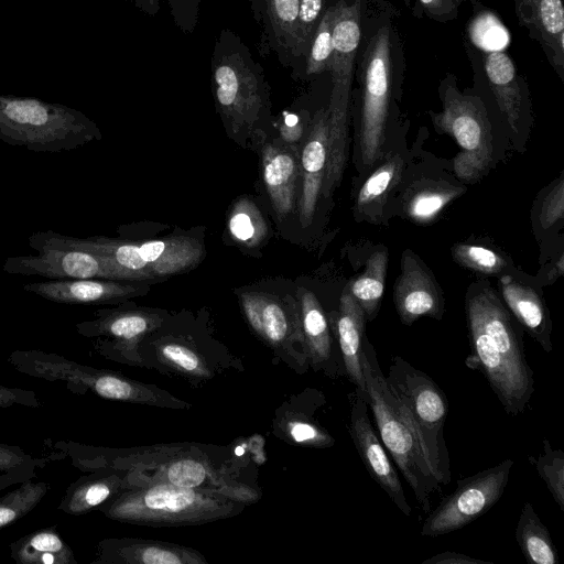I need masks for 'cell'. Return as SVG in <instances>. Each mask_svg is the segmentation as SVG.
<instances>
[{
  "label": "cell",
  "mask_w": 564,
  "mask_h": 564,
  "mask_svg": "<svg viewBox=\"0 0 564 564\" xmlns=\"http://www.w3.org/2000/svg\"><path fill=\"white\" fill-rule=\"evenodd\" d=\"M393 300L404 325H411L422 316L440 319L443 314V300L432 275L414 256L405 252Z\"/></svg>",
  "instance_id": "obj_17"
},
{
  "label": "cell",
  "mask_w": 564,
  "mask_h": 564,
  "mask_svg": "<svg viewBox=\"0 0 564 564\" xmlns=\"http://www.w3.org/2000/svg\"><path fill=\"white\" fill-rule=\"evenodd\" d=\"M519 25L541 46L549 64L564 80V6L562 0H513Z\"/></svg>",
  "instance_id": "obj_15"
},
{
  "label": "cell",
  "mask_w": 564,
  "mask_h": 564,
  "mask_svg": "<svg viewBox=\"0 0 564 564\" xmlns=\"http://www.w3.org/2000/svg\"><path fill=\"white\" fill-rule=\"evenodd\" d=\"M329 0H300L292 50V76L295 78L307 54L312 37Z\"/></svg>",
  "instance_id": "obj_34"
},
{
  "label": "cell",
  "mask_w": 564,
  "mask_h": 564,
  "mask_svg": "<svg viewBox=\"0 0 564 564\" xmlns=\"http://www.w3.org/2000/svg\"><path fill=\"white\" fill-rule=\"evenodd\" d=\"M158 354L165 365L187 377L206 379L210 376L204 359L187 346L176 343L163 344L159 346Z\"/></svg>",
  "instance_id": "obj_37"
},
{
  "label": "cell",
  "mask_w": 564,
  "mask_h": 564,
  "mask_svg": "<svg viewBox=\"0 0 564 564\" xmlns=\"http://www.w3.org/2000/svg\"><path fill=\"white\" fill-rule=\"evenodd\" d=\"M300 324L307 361L315 368H327L332 361V337L324 311L316 296L300 291Z\"/></svg>",
  "instance_id": "obj_27"
},
{
  "label": "cell",
  "mask_w": 564,
  "mask_h": 564,
  "mask_svg": "<svg viewBox=\"0 0 564 564\" xmlns=\"http://www.w3.org/2000/svg\"><path fill=\"white\" fill-rule=\"evenodd\" d=\"M94 564H204L194 549L138 538H107L97 546Z\"/></svg>",
  "instance_id": "obj_16"
},
{
  "label": "cell",
  "mask_w": 564,
  "mask_h": 564,
  "mask_svg": "<svg viewBox=\"0 0 564 564\" xmlns=\"http://www.w3.org/2000/svg\"><path fill=\"white\" fill-rule=\"evenodd\" d=\"M412 1L413 0H403V2L410 8L412 7Z\"/></svg>",
  "instance_id": "obj_50"
},
{
  "label": "cell",
  "mask_w": 564,
  "mask_h": 564,
  "mask_svg": "<svg viewBox=\"0 0 564 564\" xmlns=\"http://www.w3.org/2000/svg\"><path fill=\"white\" fill-rule=\"evenodd\" d=\"M499 285L506 304L520 325L545 352H551V321L538 293L509 275L501 276Z\"/></svg>",
  "instance_id": "obj_25"
},
{
  "label": "cell",
  "mask_w": 564,
  "mask_h": 564,
  "mask_svg": "<svg viewBox=\"0 0 564 564\" xmlns=\"http://www.w3.org/2000/svg\"><path fill=\"white\" fill-rule=\"evenodd\" d=\"M15 404L33 409L41 408V402L34 391L0 384V408H9Z\"/></svg>",
  "instance_id": "obj_45"
},
{
  "label": "cell",
  "mask_w": 564,
  "mask_h": 564,
  "mask_svg": "<svg viewBox=\"0 0 564 564\" xmlns=\"http://www.w3.org/2000/svg\"><path fill=\"white\" fill-rule=\"evenodd\" d=\"M175 26L185 34H192L198 23L202 0H167Z\"/></svg>",
  "instance_id": "obj_42"
},
{
  "label": "cell",
  "mask_w": 564,
  "mask_h": 564,
  "mask_svg": "<svg viewBox=\"0 0 564 564\" xmlns=\"http://www.w3.org/2000/svg\"><path fill=\"white\" fill-rule=\"evenodd\" d=\"M68 485L57 509L83 516L107 502L129 487L127 475L117 469H96Z\"/></svg>",
  "instance_id": "obj_22"
},
{
  "label": "cell",
  "mask_w": 564,
  "mask_h": 564,
  "mask_svg": "<svg viewBox=\"0 0 564 564\" xmlns=\"http://www.w3.org/2000/svg\"><path fill=\"white\" fill-rule=\"evenodd\" d=\"M249 4L260 29L259 53L275 55L282 66L291 68L300 0H249Z\"/></svg>",
  "instance_id": "obj_19"
},
{
  "label": "cell",
  "mask_w": 564,
  "mask_h": 564,
  "mask_svg": "<svg viewBox=\"0 0 564 564\" xmlns=\"http://www.w3.org/2000/svg\"><path fill=\"white\" fill-rule=\"evenodd\" d=\"M0 473H2V471H0Z\"/></svg>",
  "instance_id": "obj_52"
},
{
  "label": "cell",
  "mask_w": 564,
  "mask_h": 564,
  "mask_svg": "<svg viewBox=\"0 0 564 564\" xmlns=\"http://www.w3.org/2000/svg\"><path fill=\"white\" fill-rule=\"evenodd\" d=\"M36 251L37 256L8 258L2 270L10 274L39 275L50 280H139L135 275L113 265L105 257L91 251L61 246L41 247Z\"/></svg>",
  "instance_id": "obj_13"
},
{
  "label": "cell",
  "mask_w": 564,
  "mask_h": 564,
  "mask_svg": "<svg viewBox=\"0 0 564 564\" xmlns=\"http://www.w3.org/2000/svg\"><path fill=\"white\" fill-rule=\"evenodd\" d=\"M131 3H133L137 9L141 10L142 12L154 17L160 9V0H126Z\"/></svg>",
  "instance_id": "obj_49"
},
{
  "label": "cell",
  "mask_w": 564,
  "mask_h": 564,
  "mask_svg": "<svg viewBox=\"0 0 564 564\" xmlns=\"http://www.w3.org/2000/svg\"><path fill=\"white\" fill-rule=\"evenodd\" d=\"M401 171L402 160L397 155L379 166L360 187L356 203L357 210L368 216L379 214L389 192L400 180Z\"/></svg>",
  "instance_id": "obj_30"
},
{
  "label": "cell",
  "mask_w": 564,
  "mask_h": 564,
  "mask_svg": "<svg viewBox=\"0 0 564 564\" xmlns=\"http://www.w3.org/2000/svg\"><path fill=\"white\" fill-rule=\"evenodd\" d=\"M260 217L251 207L240 203L232 213L229 220V229L234 237L239 241L252 242L260 238L261 227Z\"/></svg>",
  "instance_id": "obj_40"
},
{
  "label": "cell",
  "mask_w": 564,
  "mask_h": 564,
  "mask_svg": "<svg viewBox=\"0 0 564 564\" xmlns=\"http://www.w3.org/2000/svg\"><path fill=\"white\" fill-rule=\"evenodd\" d=\"M564 214V182L560 177L558 182L545 196L540 213V221L543 227H550L563 218Z\"/></svg>",
  "instance_id": "obj_44"
},
{
  "label": "cell",
  "mask_w": 564,
  "mask_h": 564,
  "mask_svg": "<svg viewBox=\"0 0 564 564\" xmlns=\"http://www.w3.org/2000/svg\"><path fill=\"white\" fill-rule=\"evenodd\" d=\"M296 154V153H295ZM290 149L267 144L262 151L263 181L276 215L286 217L294 208L300 163Z\"/></svg>",
  "instance_id": "obj_23"
},
{
  "label": "cell",
  "mask_w": 564,
  "mask_h": 564,
  "mask_svg": "<svg viewBox=\"0 0 564 564\" xmlns=\"http://www.w3.org/2000/svg\"><path fill=\"white\" fill-rule=\"evenodd\" d=\"M454 259L462 265L486 274L503 270L506 260L497 252L476 245H456L452 249Z\"/></svg>",
  "instance_id": "obj_38"
},
{
  "label": "cell",
  "mask_w": 564,
  "mask_h": 564,
  "mask_svg": "<svg viewBox=\"0 0 564 564\" xmlns=\"http://www.w3.org/2000/svg\"><path fill=\"white\" fill-rule=\"evenodd\" d=\"M44 460L34 458L22 448L13 445L0 443V471L12 469H32L42 468Z\"/></svg>",
  "instance_id": "obj_43"
},
{
  "label": "cell",
  "mask_w": 564,
  "mask_h": 564,
  "mask_svg": "<svg viewBox=\"0 0 564 564\" xmlns=\"http://www.w3.org/2000/svg\"><path fill=\"white\" fill-rule=\"evenodd\" d=\"M387 264V251L373 252L367 261L365 272L349 285L348 292L362 308L367 321H371L378 312L384 290Z\"/></svg>",
  "instance_id": "obj_29"
},
{
  "label": "cell",
  "mask_w": 564,
  "mask_h": 564,
  "mask_svg": "<svg viewBox=\"0 0 564 564\" xmlns=\"http://www.w3.org/2000/svg\"><path fill=\"white\" fill-rule=\"evenodd\" d=\"M355 75L361 91L359 147L365 165L381 158L394 94L404 75L403 45L387 14L362 19Z\"/></svg>",
  "instance_id": "obj_2"
},
{
  "label": "cell",
  "mask_w": 564,
  "mask_h": 564,
  "mask_svg": "<svg viewBox=\"0 0 564 564\" xmlns=\"http://www.w3.org/2000/svg\"><path fill=\"white\" fill-rule=\"evenodd\" d=\"M210 83L216 108L232 132L250 130L270 105L269 84L262 66L241 37L223 29L210 59Z\"/></svg>",
  "instance_id": "obj_6"
},
{
  "label": "cell",
  "mask_w": 564,
  "mask_h": 564,
  "mask_svg": "<svg viewBox=\"0 0 564 564\" xmlns=\"http://www.w3.org/2000/svg\"><path fill=\"white\" fill-rule=\"evenodd\" d=\"M107 518L151 527L194 525L240 513L243 502L164 481L133 485L97 508Z\"/></svg>",
  "instance_id": "obj_3"
},
{
  "label": "cell",
  "mask_w": 564,
  "mask_h": 564,
  "mask_svg": "<svg viewBox=\"0 0 564 564\" xmlns=\"http://www.w3.org/2000/svg\"><path fill=\"white\" fill-rule=\"evenodd\" d=\"M36 476L35 470L32 469H12L0 473V491L12 485H19L28 479H33Z\"/></svg>",
  "instance_id": "obj_48"
},
{
  "label": "cell",
  "mask_w": 564,
  "mask_h": 564,
  "mask_svg": "<svg viewBox=\"0 0 564 564\" xmlns=\"http://www.w3.org/2000/svg\"><path fill=\"white\" fill-rule=\"evenodd\" d=\"M422 564H492L457 552H442L427 557Z\"/></svg>",
  "instance_id": "obj_46"
},
{
  "label": "cell",
  "mask_w": 564,
  "mask_h": 564,
  "mask_svg": "<svg viewBox=\"0 0 564 564\" xmlns=\"http://www.w3.org/2000/svg\"><path fill=\"white\" fill-rule=\"evenodd\" d=\"M365 313L348 291H344L336 317V332L345 373L359 391L366 392L365 377L360 362L365 337Z\"/></svg>",
  "instance_id": "obj_24"
},
{
  "label": "cell",
  "mask_w": 564,
  "mask_h": 564,
  "mask_svg": "<svg viewBox=\"0 0 564 564\" xmlns=\"http://www.w3.org/2000/svg\"><path fill=\"white\" fill-rule=\"evenodd\" d=\"M460 189L441 184L424 185L410 195L405 205L406 214L417 223H430L459 195Z\"/></svg>",
  "instance_id": "obj_35"
},
{
  "label": "cell",
  "mask_w": 564,
  "mask_h": 564,
  "mask_svg": "<svg viewBox=\"0 0 564 564\" xmlns=\"http://www.w3.org/2000/svg\"><path fill=\"white\" fill-rule=\"evenodd\" d=\"M290 119L291 123L289 122L288 116L284 115V119L280 124V133L286 141H296L303 134L305 122L295 113H290Z\"/></svg>",
  "instance_id": "obj_47"
},
{
  "label": "cell",
  "mask_w": 564,
  "mask_h": 564,
  "mask_svg": "<svg viewBox=\"0 0 564 564\" xmlns=\"http://www.w3.org/2000/svg\"><path fill=\"white\" fill-rule=\"evenodd\" d=\"M513 460L484 469L457 481L456 489L430 511L421 528V534L437 538L474 522L491 509L502 497Z\"/></svg>",
  "instance_id": "obj_11"
},
{
  "label": "cell",
  "mask_w": 564,
  "mask_h": 564,
  "mask_svg": "<svg viewBox=\"0 0 564 564\" xmlns=\"http://www.w3.org/2000/svg\"><path fill=\"white\" fill-rule=\"evenodd\" d=\"M360 362L366 383V400L372 412L377 433L413 491L417 505L424 512H430L433 497L442 492V486L401 416L375 349L366 337L362 340Z\"/></svg>",
  "instance_id": "obj_4"
},
{
  "label": "cell",
  "mask_w": 564,
  "mask_h": 564,
  "mask_svg": "<svg viewBox=\"0 0 564 564\" xmlns=\"http://www.w3.org/2000/svg\"><path fill=\"white\" fill-rule=\"evenodd\" d=\"M240 299L246 318L257 335L275 350L288 352L291 348L299 365L307 362L293 348L294 344L299 343L305 350L300 316L296 321L290 319L280 303L262 294L242 293Z\"/></svg>",
  "instance_id": "obj_18"
},
{
  "label": "cell",
  "mask_w": 564,
  "mask_h": 564,
  "mask_svg": "<svg viewBox=\"0 0 564 564\" xmlns=\"http://www.w3.org/2000/svg\"><path fill=\"white\" fill-rule=\"evenodd\" d=\"M286 427L291 440L297 444L326 448L333 446L335 443V440L325 429L306 416H292Z\"/></svg>",
  "instance_id": "obj_39"
},
{
  "label": "cell",
  "mask_w": 564,
  "mask_h": 564,
  "mask_svg": "<svg viewBox=\"0 0 564 564\" xmlns=\"http://www.w3.org/2000/svg\"><path fill=\"white\" fill-rule=\"evenodd\" d=\"M470 355L465 365L482 373L507 414H521L534 391L522 337L500 300L489 288L467 297Z\"/></svg>",
  "instance_id": "obj_1"
},
{
  "label": "cell",
  "mask_w": 564,
  "mask_h": 564,
  "mask_svg": "<svg viewBox=\"0 0 564 564\" xmlns=\"http://www.w3.org/2000/svg\"><path fill=\"white\" fill-rule=\"evenodd\" d=\"M28 240L29 246L34 250L41 247L61 246L95 252L139 280L188 269L199 261L203 252L197 241L181 237L138 245L100 236L79 239L47 230L34 232Z\"/></svg>",
  "instance_id": "obj_9"
},
{
  "label": "cell",
  "mask_w": 564,
  "mask_h": 564,
  "mask_svg": "<svg viewBox=\"0 0 564 564\" xmlns=\"http://www.w3.org/2000/svg\"><path fill=\"white\" fill-rule=\"evenodd\" d=\"M100 133L79 110L36 98L0 94V140L34 152L77 149Z\"/></svg>",
  "instance_id": "obj_7"
},
{
  "label": "cell",
  "mask_w": 564,
  "mask_h": 564,
  "mask_svg": "<svg viewBox=\"0 0 564 564\" xmlns=\"http://www.w3.org/2000/svg\"><path fill=\"white\" fill-rule=\"evenodd\" d=\"M540 478L544 481L561 511H564V453L553 448L547 438L543 440V453L529 456Z\"/></svg>",
  "instance_id": "obj_36"
},
{
  "label": "cell",
  "mask_w": 564,
  "mask_h": 564,
  "mask_svg": "<svg viewBox=\"0 0 564 564\" xmlns=\"http://www.w3.org/2000/svg\"><path fill=\"white\" fill-rule=\"evenodd\" d=\"M23 290L51 302L84 305L111 303L139 293L134 285L108 279L51 280L24 284Z\"/></svg>",
  "instance_id": "obj_21"
},
{
  "label": "cell",
  "mask_w": 564,
  "mask_h": 564,
  "mask_svg": "<svg viewBox=\"0 0 564 564\" xmlns=\"http://www.w3.org/2000/svg\"><path fill=\"white\" fill-rule=\"evenodd\" d=\"M334 3L333 55L328 69L332 90L327 107V164L323 181L326 193L336 189L346 165L348 113L365 13V0H334Z\"/></svg>",
  "instance_id": "obj_5"
},
{
  "label": "cell",
  "mask_w": 564,
  "mask_h": 564,
  "mask_svg": "<svg viewBox=\"0 0 564 564\" xmlns=\"http://www.w3.org/2000/svg\"><path fill=\"white\" fill-rule=\"evenodd\" d=\"M335 3L329 0L326 11L312 37L307 54L302 63L296 79L310 80L328 72L333 55V28Z\"/></svg>",
  "instance_id": "obj_31"
},
{
  "label": "cell",
  "mask_w": 564,
  "mask_h": 564,
  "mask_svg": "<svg viewBox=\"0 0 564 564\" xmlns=\"http://www.w3.org/2000/svg\"><path fill=\"white\" fill-rule=\"evenodd\" d=\"M327 164V108H319L308 123V132L302 150L300 173L302 191L299 216L303 226L311 224Z\"/></svg>",
  "instance_id": "obj_20"
},
{
  "label": "cell",
  "mask_w": 564,
  "mask_h": 564,
  "mask_svg": "<svg viewBox=\"0 0 564 564\" xmlns=\"http://www.w3.org/2000/svg\"><path fill=\"white\" fill-rule=\"evenodd\" d=\"M442 111L430 112L437 131L452 135L460 148L454 172L464 182L479 180L492 162V135L485 101L474 89L462 91L457 78L446 73L440 82Z\"/></svg>",
  "instance_id": "obj_10"
},
{
  "label": "cell",
  "mask_w": 564,
  "mask_h": 564,
  "mask_svg": "<svg viewBox=\"0 0 564 564\" xmlns=\"http://www.w3.org/2000/svg\"><path fill=\"white\" fill-rule=\"evenodd\" d=\"M51 485L28 479L0 497V530L30 513L48 492Z\"/></svg>",
  "instance_id": "obj_33"
},
{
  "label": "cell",
  "mask_w": 564,
  "mask_h": 564,
  "mask_svg": "<svg viewBox=\"0 0 564 564\" xmlns=\"http://www.w3.org/2000/svg\"><path fill=\"white\" fill-rule=\"evenodd\" d=\"M516 541L531 564H558V553L547 528L530 502H524L516 527Z\"/></svg>",
  "instance_id": "obj_28"
},
{
  "label": "cell",
  "mask_w": 564,
  "mask_h": 564,
  "mask_svg": "<svg viewBox=\"0 0 564 564\" xmlns=\"http://www.w3.org/2000/svg\"><path fill=\"white\" fill-rule=\"evenodd\" d=\"M474 7V17L467 30V42L478 50L505 51L510 44V34L498 19V17L487 8H478L477 0H470Z\"/></svg>",
  "instance_id": "obj_32"
},
{
  "label": "cell",
  "mask_w": 564,
  "mask_h": 564,
  "mask_svg": "<svg viewBox=\"0 0 564 564\" xmlns=\"http://www.w3.org/2000/svg\"><path fill=\"white\" fill-rule=\"evenodd\" d=\"M474 75L475 90L492 99L514 135L530 116V91L524 76L505 51L486 52L464 42Z\"/></svg>",
  "instance_id": "obj_12"
},
{
  "label": "cell",
  "mask_w": 564,
  "mask_h": 564,
  "mask_svg": "<svg viewBox=\"0 0 564 564\" xmlns=\"http://www.w3.org/2000/svg\"><path fill=\"white\" fill-rule=\"evenodd\" d=\"M0 169H1V165H0Z\"/></svg>",
  "instance_id": "obj_51"
},
{
  "label": "cell",
  "mask_w": 564,
  "mask_h": 564,
  "mask_svg": "<svg viewBox=\"0 0 564 564\" xmlns=\"http://www.w3.org/2000/svg\"><path fill=\"white\" fill-rule=\"evenodd\" d=\"M467 0H413V14L425 15L436 22H448L457 18L460 6Z\"/></svg>",
  "instance_id": "obj_41"
},
{
  "label": "cell",
  "mask_w": 564,
  "mask_h": 564,
  "mask_svg": "<svg viewBox=\"0 0 564 564\" xmlns=\"http://www.w3.org/2000/svg\"><path fill=\"white\" fill-rule=\"evenodd\" d=\"M384 379L437 481L441 486L447 485L451 467L444 438L448 414L445 393L425 372L399 356L392 357Z\"/></svg>",
  "instance_id": "obj_8"
},
{
  "label": "cell",
  "mask_w": 564,
  "mask_h": 564,
  "mask_svg": "<svg viewBox=\"0 0 564 564\" xmlns=\"http://www.w3.org/2000/svg\"><path fill=\"white\" fill-rule=\"evenodd\" d=\"M9 546L10 556L18 564H77L55 525L32 531Z\"/></svg>",
  "instance_id": "obj_26"
},
{
  "label": "cell",
  "mask_w": 564,
  "mask_h": 564,
  "mask_svg": "<svg viewBox=\"0 0 564 564\" xmlns=\"http://www.w3.org/2000/svg\"><path fill=\"white\" fill-rule=\"evenodd\" d=\"M350 435L370 477L386 491L403 514L410 516L412 510L399 475L370 421L366 392L357 389L351 403Z\"/></svg>",
  "instance_id": "obj_14"
}]
</instances>
